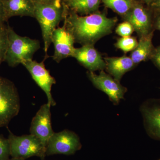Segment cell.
<instances>
[{
    "instance_id": "obj_17",
    "label": "cell",
    "mask_w": 160,
    "mask_h": 160,
    "mask_svg": "<svg viewBox=\"0 0 160 160\" xmlns=\"http://www.w3.org/2000/svg\"><path fill=\"white\" fill-rule=\"evenodd\" d=\"M101 0H69L64 2L69 10L81 15H88L97 12Z\"/></svg>"
},
{
    "instance_id": "obj_16",
    "label": "cell",
    "mask_w": 160,
    "mask_h": 160,
    "mask_svg": "<svg viewBox=\"0 0 160 160\" xmlns=\"http://www.w3.org/2000/svg\"><path fill=\"white\" fill-rule=\"evenodd\" d=\"M154 30L145 36L139 38L137 46L132 51L130 57L135 65L150 59L154 49L152 43Z\"/></svg>"
},
{
    "instance_id": "obj_10",
    "label": "cell",
    "mask_w": 160,
    "mask_h": 160,
    "mask_svg": "<svg viewBox=\"0 0 160 160\" xmlns=\"http://www.w3.org/2000/svg\"><path fill=\"white\" fill-rule=\"evenodd\" d=\"M51 105L48 103L40 107L32 120L30 128V134L34 136L47 146L49 139L54 132L51 126Z\"/></svg>"
},
{
    "instance_id": "obj_13",
    "label": "cell",
    "mask_w": 160,
    "mask_h": 160,
    "mask_svg": "<svg viewBox=\"0 0 160 160\" xmlns=\"http://www.w3.org/2000/svg\"><path fill=\"white\" fill-rule=\"evenodd\" d=\"M142 112L147 133L160 141V99L147 101L142 106Z\"/></svg>"
},
{
    "instance_id": "obj_24",
    "label": "cell",
    "mask_w": 160,
    "mask_h": 160,
    "mask_svg": "<svg viewBox=\"0 0 160 160\" xmlns=\"http://www.w3.org/2000/svg\"><path fill=\"white\" fill-rule=\"evenodd\" d=\"M7 22L2 0H0V26Z\"/></svg>"
},
{
    "instance_id": "obj_22",
    "label": "cell",
    "mask_w": 160,
    "mask_h": 160,
    "mask_svg": "<svg viewBox=\"0 0 160 160\" xmlns=\"http://www.w3.org/2000/svg\"><path fill=\"white\" fill-rule=\"evenodd\" d=\"M10 156L9 140L0 135V160H8Z\"/></svg>"
},
{
    "instance_id": "obj_2",
    "label": "cell",
    "mask_w": 160,
    "mask_h": 160,
    "mask_svg": "<svg viewBox=\"0 0 160 160\" xmlns=\"http://www.w3.org/2000/svg\"><path fill=\"white\" fill-rule=\"evenodd\" d=\"M34 18L39 23L44 44L45 59L52 43V36L55 29L64 20L65 4L62 0L48 4H34Z\"/></svg>"
},
{
    "instance_id": "obj_15",
    "label": "cell",
    "mask_w": 160,
    "mask_h": 160,
    "mask_svg": "<svg viewBox=\"0 0 160 160\" xmlns=\"http://www.w3.org/2000/svg\"><path fill=\"white\" fill-rule=\"evenodd\" d=\"M104 60L106 64V71L119 82L125 73L135 66L130 57L126 55L120 57H106Z\"/></svg>"
},
{
    "instance_id": "obj_3",
    "label": "cell",
    "mask_w": 160,
    "mask_h": 160,
    "mask_svg": "<svg viewBox=\"0 0 160 160\" xmlns=\"http://www.w3.org/2000/svg\"><path fill=\"white\" fill-rule=\"evenodd\" d=\"M8 46L5 61L14 67L24 62L32 60L33 55L40 48V41L18 34L9 25Z\"/></svg>"
},
{
    "instance_id": "obj_12",
    "label": "cell",
    "mask_w": 160,
    "mask_h": 160,
    "mask_svg": "<svg viewBox=\"0 0 160 160\" xmlns=\"http://www.w3.org/2000/svg\"><path fill=\"white\" fill-rule=\"evenodd\" d=\"M72 57L75 58L89 71H101L106 68L105 61L94 45H84L80 48H75Z\"/></svg>"
},
{
    "instance_id": "obj_7",
    "label": "cell",
    "mask_w": 160,
    "mask_h": 160,
    "mask_svg": "<svg viewBox=\"0 0 160 160\" xmlns=\"http://www.w3.org/2000/svg\"><path fill=\"white\" fill-rule=\"evenodd\" d=\"M87 76L93 86L105 92L114 105H118L120 101L124 98L127 88L122 86L110 75L101 70L99 74H96L93 72L88 71Z\"/></svg>"
},
{
    "instance_id": "obj_9",
    "label": "cell",
    "mask_w": 160,
    "mask_h": 160,
    "mask_svg": "<svg viewBox=\"0 0 160 160\" xmlns=\"http://www.w3.org/2000/svg\"><path fill=\"white\" fill-rule=\"evenodd\" d=\"M52 43L54 47L52 59L58 63L62 60L72 56L75 43L74 38L66 23L62 27L55 29L52 36Z\"/></svg>"
},
{
    "instance_id": "obj_30",
    "label": "cell",
    "mask_w": 160,
    "mask_h": 160,
    "mask_svg": "<svg viewBox=\"0 0 160 160\" xmlns=\"http://www.w3.org/2000/svg\"><path fill=\"white\" fill-rule=\"evenodd\" d=\"M63 2H66V1H69V0H62Z\"/></svg>"
},
{
    "instance_id": "obj_8",
    "label": "cell",
    "mask_w": 160,
    "mask_h": 160,
    "mask_svg": "<svg viewBox=\"0 0 160 160\" xmlns=\"http://www.w3.org/2000/svg\"><path fill=\"white\" fill-rule=\"evenodd\" d=\"M22 65L29 71L35 82L46 93L48 100L47 103L51 106H56V103L52 98L51 89L52 85L56 83V81L46 69L44 62H38L32 59L24 62Z\"/></svg>"
},
{
    "instance_id": "obj_20",
    "label": "cell",
    "mask_w": 160,
    "mask_h": 160,
    "mask_svg": "<svg viewBox=\"0 0 160 160\" xmlns=\"http://www.w3.org/2000/svg\"><path fill=\"white\" fill-rule=\"evenodd\" d=\"M8 46V27L5 24L0 26V61H5Z\"/></svg>"
},
{
    "instance_id": "obj_25",
    "label": "cell",
    "mask_w": 160,
    "mask_h": 160,
    "mask_svg": "<svg viewBox=\"0 0 160 160\" xmlns=\"http://www.w3.org/2000/svg\"><path fill=\"white\" fill-rule=\"evenodd\" d=\"M150 5L152 8L160 12V0H153Z\"/></svg>"
},
{
    "instance_id": "obj_23",
    "label": "cell",
    "mask_w": 160,
    "mask_h": 160,
    "mask_svg": "<svg viewBox=\"0 0 160 160\" xmlns=\"http://www.w3.org/2000/svg\"><path fill=\"white\" fill-rule=\"evenodd\" d=\"M150 59L155 66L160 70V45L157 48H154Z\"/></svg>"
},
{
    "instance_id": "obj_31",
    "label": "cell",
    "mask_w": 160,
    "mask_h": 160,
    "mask_svg": "<svg viewBox=\"0 0 160 160\" xmlns=\"http://www.w3.org/2000/svg\"><path fill=\"white\" fill-rule=\"evenodd\" d=\"M2 63V62H1V61H0V65H1V63Z\"/></svg>"
},
{
    "instance_id": "obj_26",
    "label": "cell",
    "mask_w": 160,
    "mask_h": 160,
    "mask_svg": "<svg viewBox=\"0 0 160 160\" xmlns=\"http://www.w3.org/2000/svg\"><path fill=\"white\" fill-rule=\"evenodd\" d=\"M153 27H154L155 29L160 31V13L157 16L155 20L153 22Z\"/></svg>"
},
{
    "instance_id": "obj_29",
    "label": "cell",
    "mask_w": 160,
    "mask_h": 160,
    "mask_svg": "<svg viewBox=\"0 0 160 160\" xmlns=\"http://www.w3.org/2000/svg\"><path fill=\"white\" fill-rule=\"evenodd\" d=\"M8 160H25L24 159H23L21 158H9Z\"/></svg>"
},
{
    "instance_id": "obj_32",
    "label": "cell",
    "mask_w": 160,
    "mask_h": 160,
    "mask_svg": "<svg viewBox=\"0 0 160 160\" xmlns=\"http://www.w3.org/2000/svg\"><path fill=\"white\" fill-rule=\"evenodd\" d=\"M160 160V159H159V160Z\"/></svg>"
},
{
    "instance_id": "obj_14",
    "label": "cell",
    "mask_w": 160,
    "mask_h": 160,
    "mask_svg": "<svg viewBox=\"0 0 160 160\" xmlns=\"http://www.w3.org/2000/svg\"><path fill=\"white\" fill-rule=\"evenodd\" d=\"M7 21L14 16L34 18L35 5L32 0H2Z\"/></svg>"
},
{
    "instance_id": "obj_19",
    "label": "cell",
    "mask_w": 160,
    "mask_h": 160,
    "mask_svg": "<svg viewBox=\"0 0 160 160\" xmlns=\"http://www.w3.org/2000/svg\"><path fill=\"white\" fill-rule=\"evenodd\" d=\"M138 42L136 38L129 36L121 37L118 39L115 46L118 49H121L124 52L132 51L137 46Z\"/></svg>"
},
{
    "instance_id": "obj_28",
    "label": "cell",
    "mask_w": 160,
    "mask_h": 160,
    "mask_svg": "<svg viewBox=\"0 0 160 160\" xmlns=\"http://www.w3.org/2000/svg\"><path fill=\"white\" fill-rule=\"evenodd\" d=\"M141 1H142V2H144L146 3V4H150H150L152 2L153 0H141Z\"/></svg>"
},
{
    "instance_id": "obj_6",
    "label": "cell",
    "mask_w": 160,
    "mask_h": 160,
    "mask_svg": "<svg viewBox=\"0 0 160 160\" xmlns=\"http://www.w3.org/2000/svg\"><path fill=\"white\" fill-rule=\"evenodd\" d=\"M82 148L79 138L73 132L65 129L54 132L49 139L46 149V156L74 154Z\"/></svg>"
},
{
    "instance_id": "obj_27",
    "label": "cell",
    "mask_w": 160,
    "mask_h": 160,
    "mask_svg": "<svg viewBox=\"0 0 160 160\" xmlns=\"http://www.w3.org/2000/svg\"><path fill=\"white\" fill-rule=\"evenodd\" d=\"M57 0H32L34 4H48L54 2Z\"/></svg>"
},
{
    "instance_id": "obj_4",
    "label": "cell",
    "mask_w": 160,
    "mask_h": 160,
    "mask_svg": "<svg viewBox=\"0 0 160 160\" xmlns=\"http://www.w3.org/2000/svg\"><path fill=\"white\" fill-rule=\"evenodd\" d=\"M8 140L12 158L26 160L37 157L43 160L46 157V146L32 135L17 136L9 131Z\"/></svg>"
},
{
    "instance_id": "obj_21",
    "label": "cell",
    "mask_w": 160,
    "mask_h": 160,
    "mask_svg": "<svg viewBox=\"0 0 160 160\" xmlns=\"http://www.w3.org/2000/svg\"><path fill=\"white\" fill-rule=\"evenodd\" d=\"M133 31L134 29L131 24L126 21L120 23L115 29L117 34L121 37L131 36Z\"/></svg>"
},
{
    "instance_id": "obj_18",
    "label": "cell",
    "mask_w": 160,
    "mask_h": 160,
    "mask_svg": "<svg viewBox=\"0 0 160 160\" xmlns=\"http://www.w3.org/2000/svg\"><path fill=\"white\" fill-rule=\"evenodd\" d=\"M107 8L124 16L131 9L135 3L133 0H101Z\"/></svg>"
},
{
    "instance_id": "obj_5",
    "label": "cell",
    "mask_w": 160,
    "mask_h": 160,
    "mask_svg": "<svg viewBox=\"0 0 160 160\" xmlns=\"http://www.w3.org/2000/svg\"><path fill=\"white\" fill-rule=\"evenodd\" d=\"M20 109L19 96L14 83L0 77V127L7 126Z\"/></svg>"
},
{
    "instance_id": "obj_1",
    "label": "cell",
    "mask_w": 160,
    "mask_h": 160,
    "mask_svg": "<svg viewBox=\"0 0 160 160\" xmlns=\"http://www.w3.org/2000/svg\"><path fill=\"white\" fill-rule=\"evenodd\" d=\"M65 4L64 23L70 29L75 42L94 45L103 37L110 34L117 22V18H109L104 13L97 12L82 16L68 9Z\"/></svg>"
},
{
    "instance_id": "obj_11",
    "label": "cell",
    "mask_w": 160,
    "mask_h": 160,
    "mask_svg": "<svg viewBox=\"0 0 160 160\" xmlns=\"http://www.w3.org/2000/svg\"><path fill=\"white\" fill-rule=\"evenodd\" d=\"M123 17L125 21L131 24L139 38L154 30L150 11L139 3L135 2L131 9Z\"/></svg>"
}]
</instances>
